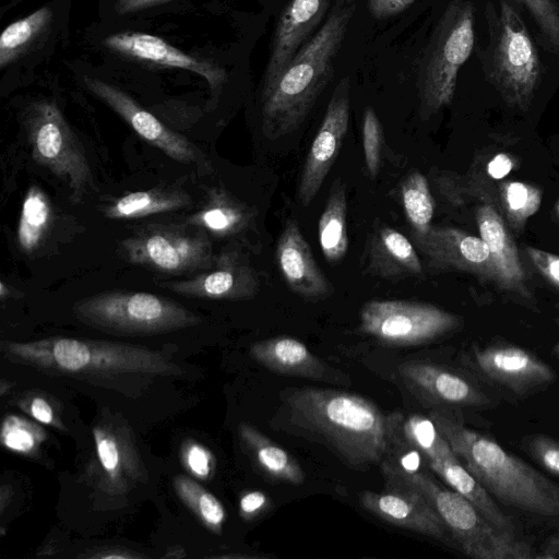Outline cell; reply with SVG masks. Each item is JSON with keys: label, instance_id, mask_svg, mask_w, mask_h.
<instances>
[{"label": "cell", "instance_id": "cell-1", "mask_svg": "<svg viewBox=\"0 0 559 559\" xmlns=\"http://www.w3.org/2000/svg\"><path fill=\"white\" fill-rule=\"evenodd\" d=\"M281 396L289 425L325 444L350 468L381 466L403 441V415L385 414L359 394L298 388Z\"/></svg>", "mask_w": 559, "mask_h": 559}, {"label": "cell", "instance_id": "cell-2", "mask_svg": "<svg viewBox=\"0 0 559 559\" xmlns=\"http://www.w3.org/2000/svg\"><path fill=\"white\" fill-rule=\"evenodd\" d=\"M359 0H334L320 28L262 92V130L276 140L296 131L332 80Z\"/></svg>", "mask_w": 559, "mask_h": 559}, {"label": "cell", "instance_id": "cell-3", "mask_svg": "<svg viewBox=\"0 0 559 559\" xmlns=\"http://www.w3.org/2000/svg\"><path fill=\"white\" fill-rule=\"evenodd\" d=\"M429 417L471 474L500 502L542 518L559 516V485L493 438L467 427L448 407Z\"/></svg>", "mask_w": 559, "mask_h": 559}, {"label": "cell", "instance_id": "cell-4", "mask_svg": "<svg viewBox=\"0 0 559 559\" xmlns=\"http://www.w3.org/2000/svg\"><path fill=\"white\" fill-rule=\"evenodd\" d=\"M11 362L58 377L88 381L174 376L181 370L164 353L145 346L92 338L53 336L3 342Z\"/></svg>", "mask_w": 559, "mask_h": 559}, {"label": "cell", "instance_id": "cell-5", "mask_svg": "<svg viewBox=\"0 0 559 559\" xmlns=\"http://www.w3.org/2000/svg\"><path fill=\"white\" fill-rule=\"evenodd\" d=\"M383 475L407 484L432 506L462 551L475 559H532L534 548L516 534L497 528L465 497L440 485L428 467L404 472L384 463Z\"/></svg>", "mask_w": 559, "mask_h": 559}, {"label": "cell", "instance_id": "cell-6", "mask_svg": "<svg viewBox=\"0 0 559 559\" xmlns=\"http://www.w3.org/2000/svg\"><path fill=\"white\" fill-rule=\"evenodd\" d=\"M474 7L451 0L440 16L418 64L419 114L428 119L451 104L459 71L474 46Z\"/></svg>", "mask_w": 559, "mask_h": 559}, {"label": "cell", "instance_id": "cell-7", "mask_svg": "<svg viewBox=\"0 0 559 559\" xmlns=\"http://www.w3.org/2000/svg\"><path fill=\"white\" fill-rule=\"evenodd\" d=\"M72 309L84 324L118 335L169 333L202 321L180 304L144 292H103L78 300Z\"/></svg>", "mask_w": 559, "mask_h": 559}, {"label": "cell", "instance_id": "cell-8", "mask_svg": "<svg viewBox=\"0 0 559 559\" xmlns=\"http://www.w3.org/2000/svg\"><path fill=\"white\" fill-rule=\"evenodd\" d=\"M24 124L34 160L64 182L74 204L82 203L94 188L92 169L60 108L51 100L35 102Z\"/></svg>", "mask_w": 559, "mask_h": 559}, {"label": "cell", "instance_id": "cell-9", "mask_svg": "<svg viewBox=\"0 0 559 559\" xmlns=\"http://www.w3.org/2000/svg\"><path fill=\"white\" fill-rule=\"evenodd\" d=\"M183 225H150L121 241L123 258L134 264L167 274L206 271L215 263L204 230Z\"/></svg>", "mask_w": 559, "mask_h": 559}, {"label": "cell", "instance_id": "cell-10", "mask_svg": "<svg viewBox=\"0 0 559 559\" xmlns=\"http://www.w3.org/2000/svg\"><path fill=\"white\" fill-rule=\"evenodd\" d=\"M536 46L519 12L501 1L490 81L511 106L526 110L540 78Z\"/></svg>", "mask_w": 559, "mask_h": 559}, {"label": "cell", "instance_id": "cell-11", "mask_svg": "<svg viewBox=\"0 0 559 559\" xmlns=\"http://www.w3.org/2000/svg\"><path fill=\"white\" fill-rule=\"evenodd\" d=\"M461 361L478 381L515 400L539 393L557 379L551 366L536 354L507 342L474 344Z\"/></svg>", "mask_w": 559, "mask_h": 559}, {"label": "cell", "instance_id": "cell-12", "mask_svg": "<svg viewBox=\"0 0 559 559\" xmlns=\"http://www.w3.org/2000/svg\"><path fill=\"white\" fill-rule=\"evenodd\" d=\"M460 319L435 305L411 300H370L359 312V330L391 346L432 342L455 330Z\"/></svg>", "mask_w": 559, "mask_h": 559}, {"label": "cell", "instance_id": "cell-13", "mask_svg": "<svg viewBox=\"0 0 559 559\" xmlns=\"http://www.w3.org/2000/svg\"><path fill=\"white\" fill-rule=\"evenodd\" d=\"M95 452L87 464V479L102 493L122 497L146 480L144 463L131 428L112 416L93 427Z\"/></svg>", "mask_w": 559, "mask_h": 559}, {"label": "cell", "instance_id": "cell-14", "mask_svg": "<svg viewBox=\"0 0 559 559\" xmlns=\"http://www.w3.org/2000/svg\"><path fill=\"white\" fill-rule=\"evenodd\" d=\"M349 78H343L334 88L322 122L311 143L298 183V199L309 205L321 189L335 163L346 136L350 108Z\"/></svg>", "mask_w": 559, "mask_h": 559}, {"label": "cell", "instance_id": "cell-15", "mask_svg": "<svg viewBox=\"0 0 559 559\" xmlns=\"http://www.w3.org/2000/svg\"><path fill=\"white\" fill-rule=\"evenodd\" d=\"M397 370L409 391L437 406L490 408L497 404L474 376L427 361H406Z\"/></svg>", "mask_w": 559, "mask_h": 559}, {"label": "cell", "instance_id": "cell-16", "mask_svg": "<svg viewBox=\"0 0 559 559\" xmlns=\"http://www.w3.org/2000/svg\"><path fill=\"white\" fill-rule=\"evenodd\" d=\"M83 81L92 94L117 112L147 143L177 162L203 164L204 157L193 143L167 128L126 92L98 79L85 76Z\"/></svg>", "mask_w": 559, "mask_h": 559}, {"label": "cell", "instance_id": "cell-17", "mask_svg": "<svg viewBox=\"0 0 559 559\" xmlns=\"http://www.w3.org/2000/svg\"><path fill=\"white\" fill-rule=\"evenodd\" d=\"M384 477L383 491L366 490L359 493L360 506L391 525L444 539L449 531L423 495L393 476Z\"/></svg>", "mask_w": 559, "mask_h": 559}, {"label": "cell", "instance_id": "cell-18", "mask_svg": "<svg viewBox=\"0 0 559 559\" xmlns=\"http://www.w3.org/2000/svg\"><path fill=\"white\" fill-rule=\"evenodd\" d=\"M415 248L435 269H455L495 280L489 248L484 239L452 227L431 226L413 236Z\"/></svg>", "mask_w": 559, "mask_h": 559}, {"label": "cell", "instance_id": "cell-19", "mask_svg": "<svg viewBox=\"0 0 559 559\" xmlns=\"http://www.w3.org/2000/svg\"><path fill=\"white\" fill-rule=\"evenodd\" d=\"M330 7L331 0H290L286 5L273 34L262 92L274 83L297 51L310 39Z\"/></svg>", "mask_w": 559, "mask_h": 559}, {"label": "cell", "instance_id": "cell-20", "mask_svg": "<svg viewBox=\"0 0 559 559\" xmlns=\"http://www.w3.org/2000/svg\"><path fill=\"white\" fill-rule=\"evenodd\" d=\"M178 295L204 299H248L259 289L253 270L235 251H224L213 266L185 281L159 284Z\"/></svg>", "mask_w": 559, "mask_h": 559}, {"label": "cell", "instance_id": "cell-21", "mask_svg": "<svg viewBox=\"0 0 559 559\" xmlns=\"http://www.w3.org/2000/svg\"><path fill=\"white\" fill-rule=\"evenodd\" d=\"M275 261L289 289L306 298L329 296L332 284L313 257L298 223L288 219L277 239Z\"/></svg>", "mask_w": 559, "mask_h": 559}, {"label": "cell", "instance_id": "cell-22", "mask_svg": "<svg viewBox=\"0 0 559 559\" xmlns=\"http://www.w3.org/2000/svg\"><path fill=\"white\" fill-rule=\"evenodd\" d=\"M104 45L120 55L165 67L185 69L206 80L212 88L219 87L226 80V72L218 66L186 53L160 37L124 32L111 34Z\"/></svg>", "mask_w": 559, "mask_h": 559}, {"label": "cell", "instance_id": "cell-23", "mask_svg": "<svg viewBox=\"0 0 559 559\" xmlns=\"http://www.w3.org/2000/svg\"><path fill=\"white\" fill-rule=\"evenodd\" d=\"M476 222L480 238L487 243L495 271V282L506 290L531 297L525 286V272L518 248L501 215L491 204L477 209Z\"/></svg>", "mask_w": 559, "mask_h": 559}, {"label": "cell", "instance_id": "cell-24", "mask_svg": "<svg viewBox=\"0 0 559 559\" xmlns=\"http://www.w3.org/2000/svg\"><path fill=\"white\" fill-rule=\"evenodd\" d=\"M250 355L273 372L313 380L326 379V365L302 342L290 336L255 342L250 347Z\"/></svg>", "mask_w": 559, "mask_h": 559}, {"label": "cell", "instance_id": "cell-25", "mask_svg": "<svg viewBox=\"0 0 559 559\" xmlns=\"http://www.w3.org/2000/svg\"><path fill=\"white\" fill-rule=\"evenodd\" d=\"M450 488L465 497L497 528L516 534V526L492 500L489 491L471 474L460 459L453 454L425 461Z\"/></svg>", "mask_w": 559, "mask_h": 559}, {"label": "cell", "instance_id": "cell-26", "mask_svg": "<svg viewBox=\"0 0 559 559\" xmlns=\"http://www.w3.org/2000/svg\"><path fill=\"white\" fill-rule=\"evenodd\" d=\"M368 262L372 274L386 280H402L423 273V264L414 245L391 227L379 228L372 235Z\"/></svg>", "mask_w": 559, "mask_h": 559}, {"label": "cell", "instance_id": "cell-27", "mask_svg": "<svg viewBox=\"0 0 559 559\" xmlns=\"http://www.w3.org/2000/svg\"><path fill=\"white\" fill-rule=\"evenodd\" d=\"M239 438L258 468L269 478L292 485L305 481L298 461L250 424L241 423Z\"/></svg>", "mask_w": 559, "mask_h": 559}, {"label": "cell", "instance_id": "cell-28", "mask_svg": "<svg viewBox=\"0 0 559 559\" xmlns=\"http://www.w3.org/2000/svg\"><path fill=\"white\" fill-rule=\"evenodd\" d=\"M347 197L341 180H335L318 224V237L324 259L340 262L348 249Z\"/></svg>", "mask_w": 559, "mask_h": 559}, {"label": "cell", "instance_id": "cell-29", "mask_svg": "<svg viewBox=\"0 0 559 559\" xmlns=\"http://www.w3.org/2000/svg\"><path fill=\"white\" fill-rule=\"evenodd\" d=\"M190 195L181 189H152L124 194L104 210V215L112 219L139 218L167 213L186 207Z\"/></svg>", "mask_w": 559, "mask_h": 559}, {"label": "cell", "instance_id": "cell-30", "mask_svg": "<svg viewBox=\"0 0 559 559\" xmlns=\"http://www.w3.org/2000/svg\"><path fill=\"white\" fill-rule=\"evenodd\" d=\"M249 210L221 190L211 193L205 205L188 218L191 226L224 237L240 231L249 222Z\"/></svg>", "mask_w": 559, "mask_h": 559}, {"label": "cell", "instance_id": "cell-31", "mask_svg": "<svg viewBox=\"0 0 559 559\" xmlns=\"http://www.w3.org/2000/svg\"><path fill=\"white\" fill-rule=\"evenodd\" d=\"M52 221V206L45 191L36 185L28 188L16 228V243L26 254L43 242Z\"/></svg>", "mask_w": 559, "mask_h": 559}, {"label": "cell", "instance_id": "cell-32", "mask_svg": "<svg viewBox=\"0 0 559 559\" xmlns=\"http://www.w3.org/2000/svg\"><path fill=\"white\" fill-rule=\"evenodd\" d=\"M52 11L41 7L33 13L9 24L0 36V68L13 63L48 28Z\"/></svg>", "mask_w": 559, "mask_h": 559}, {"label": "cell", "instance_id": "cell-33", "mask_svg": "<svg viewBox=\"0 0 559 559\" xmlns=\"http://www.w3.org/2000/svg\"><path fill=\"white\" fill-rule=\"evenodd\" d=\"M401 198L413 236H424L431 228L435 200L427 178L419 171L409 173L401 185Z\"/></svg>", "mask_w": 559, "mask_h": 559}, {"label": "cell", "instance_id": "cell-34", "mask_svg": "<svg viewBox=\"0 0 559 559\" xmlns=\"http://www.w3.org/2000/svg\"><path fill=\"white\" fill-rule=\"evenodd\" d=\"M174 487L180 500L210 531L216 534L222 532L226 512L213 493L185 475L174 478Z\"/></svg>", "mask_w": 559, "mask_h": 559}, {"label": "cell", "instance_id": "cell-35", "mask_svg": "<svg viewBox=\"0 0 559 559\" xmlns=\"http://www.w3.org/2000/svg\"><path fill=\"white\" fill-rule=\"evenodd\" d=\"M401 430L404 439L421 453L425 461L455 454L429 416H403Z\"/></svg>", "mask_w": 559, "mask_h": 559}, {"label": "cell", "instance_id": "cell-36", "mask_svg": "<svg viewBox=\"0 0 559 559\" xmlns=\"http://www.w3.org/2000/svg\"><path fill=\"white\" fill-rule=\"evenodd\" d=\"M542 190L522 181H507L500 186L501 202L511 226L521 229L542 204Z\"/></svg>", "mask_w": 559, "mask_h": 559}, {"label": "cell", "instance_id": "cell-37", "mask_svg": "<svg viewBox=\"0 0 559 559\" xmlns=\"http://www.w3.org/2000/svg\"><path fill=\"white\" fill-rule=\"evenodd\" d=\"M0 438L8 450L23 455H35L46 440L47 433L38 424L10 414L2 421Z\"/></svg>", "mask_w": 559, "mask_h": 559}, {"label": "cell", "instance_id": "cell-38", "mask_svg": "<svg viewBox=\"0 0 559 559\" xmlns=\"http://www.w3.org/2000/svg\"><path fill=\"white\" fill-rule=\"evenodd\" d=\"M383 144L382 124L372 107H367L362 119V147L369 175L374 178L380 169Z\"/></svg>", "mask_w": 559, "mask_h": 559}, {"label": "cell", "instance_id": "cell-39", "mask_svg": "<svg viewBox=\"0 0 559 559\" xmlns=\"http://www.w3.org/2000/svg\"><path fill=\"white\" fill-rule=\"evenodd\" d=\"M522 3L546 39L559 53V10L554 0H518Z\"/></svg>", "mask_w": 559, "mask_h": 559}, {"label": "cell", "instance_id": "cell-40", "mask_svg": "<svg viewBox=\"0 0 559 559\" xmlns=\"http://www.w3.org/2000/svg\"><path fill=\"white\" fill-rule=\"evenodd\" d=\"M522 447L546 471L559 476V440L533 433L523 437Z\"/></svg>", "mask_w": 559, "mask_h": 559}, {"label": "cell", "instance_id": "cell-41", "mask_svg": "<svg viewBox=\"0 0 559 559\" xmlns=\"http://www.w3.org/2000/svg\"><path fill=\"white\" fill-rule=\"evenodd\" d=\"M17 405L36 421L66 429L53 403L44 393H27L17 400Z\"/></svg>", "mask_w": 559, "mask_h": 559}, {"label": "cell", "instance_id": "cell-42", "mask_svg": "<svg viewBox=\"0 0 559 559\" xmlns=\"http://www.w3.org/2000/svg\"><path fill=\"white\" fill-rule=\"evenodd\" d=\"M181 460L186 469L199 479H209L215 468L213 454L195 441L190 440L182 445Z\"/></svg>", "mask_w": 559, "mask_h": 559}, {"label": "cell", "instance_id": "cell-43", "mask_svg": "<svg viewBox=\"0 0 559 559\" xmlns=\"http://www.w3.org/2000/svg\"><path fill=\"white\" fill-rule=\"evenodd\" d=\"M526 253L538 272L559 288V255L535 247H527Z\"/></svg>", "mask_w": 559, "mask_h": 559}, {"label": "cell", "instance_id": "cell-44", "mask_svg": "<svg viewBox=\"0 0 559 559\" xmlns=\"http://www.w3.org/2000/svg\"><path fill=\"white\" fill-rule=\"evenodd\" d=\"M270 506V498L260 490L245 492L239 500L240 516L251 521L264 512Z\"/></svg>", "mask_w": 559, "mask_h": 559}, {"label": "cell", "instance_id": "cell-45", "mask_svg": "<svg viewBox=\"0 0 559 559\" xmlns=\"http://www.w3.org/2000/svg\"><path fill=\"white\" fill-rule=\"evenodd\" d=\"M415 0H368L369 12L376 19L394 16L407 9Z\"/></svg>", "mask_w": 559, "mask_h": 559}, {"label": "cell", "instance_id": "cell-46", "mask_svg": "<svg viewBox=\"0 0 559 559\" xmlns=\"http://www.w3.org/2000/svg\"><path fill=\"white\" fill-rule=\"evenodd\" d=\"M514 167L513 159L506 153H498L487 164V173L493 179L507 177Z\"/></svg>", "mask_w": 559, "mask_h": 559}, {"label": "cell", "instance_id": "cell-47", "mask_svg": "<svg viewBox=\"0 0 559 559\" xmlns=\"http://www.w3.org/2000/svg\"><path fill=\"white\" fill-rule=\"evenodd\" d=\"M170 0H118L116 10L120 14L142 11Z\"/></svg>", "mask_w": 559, "mask_h": 559}, {"label": "cell", "instance_id": "cell-48", "mask_svg": "<svg viewBox=\"0 0 559 559\" xmlns=\"http://www.w3.org/2000/svg\"><path fill=\"white\" fill-rule=\"evenodd\" d=\"M84 557L88 558H100V559H109V558H139L141 556L136 554H132L128 549H122L118 547H105L102 549H97L93 554H86Z\"/></svg>", "mask_w": 559, "mask_h": 559}, {"label": "cell", "instance_id": "cell-49", "mask_svg": "<svg viewBox=\"0 0 559 559\" xmlns=\"http://www.w3.org/2000/svg\"><path fill=\"white\" fill-rule=\"evenodd\" d=\"M557 558H559V530L546 540L540 551L536 555V559Z\"/></svg>", "mask_w": 559, "mask_h": 559}, {"label": "cell", "instance_id": "cell-50", "mask_svg": "<svg viewBox=\"0 0 559 559\" xmlns=\"http://www.w3.org/2000/svg\"><path fill=\"white\" fill-rule=\"evenodd\" d=\"M551 353L559 360V342L554 345Z\"/></svg>", "mask_w": 559, "mask_h": 559}, {"label": "cell", "instance_id": "cell-51", "mask_svg": "<svg viewBox=\"0 0 559 559\" xmlns=\"http://www.w3.org/2000/svg\"><path fill=\"white\" fill-rule=\"evenodd\" d=\"M556 211H557V214H558V216H559V202H558V203H557V205H556Z\"/></svg>", "mask_w": 559, "mask_h": 559}]
</instances>
